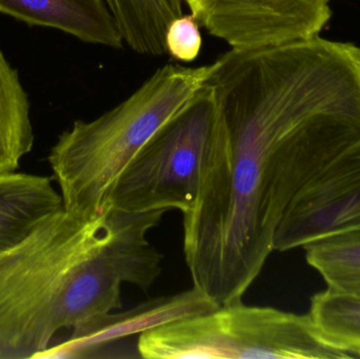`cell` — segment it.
<instances>
[{"label": "cell", "mask_w": 360, "mask_h": 359, "mask_svg": "<svg viewBox=\"0 0 360 359\" xmlns=\"http://www.w3.org/2000/svg\"><path fill=\"white\" fill-rule=\"evenodd\" d=\"M179 0H107L118 22L139 25L162 16Z\"/></svg>", "instance_id": "15"}, {"label": "cell", "mask_w": 360, "mask_h": 359, "mask_svg": "<svg viewBox=\"0 0 360 359\" xmlns=\"http://www.w3.org/2000/svg\"><path fill=\"white\" fill-rule=\"evenodd\" d=\"M309 314L331 343L360 358L359 296L327 289L312 297Z\"/></svg>", "instance_id": "13"}, {"label": "cell", "mask_w": 360, "mask_h": 359, "mask_svg": "<svg viewBox=\"0 0 360 359\" xmlns=\"http://www.w3.org/2000/svg\"><path fill=\"white\" fill-rule=\"evenodd\" d=\"M148 359H349L310 314L300 315L241 299L160 325L137 339Z\"/></svg>", "instance_id": "4"}, {"label": "cell", "mask_w": 360, "mask_h": 359, "mask_svg": "<svg viewBox=\"0 0 360 359\" xmlns=\"http://www.w3.org/2000/svg\"><path fill=\"white\" fill-rule=\"evenodd\" d=\"M0 13L27 25L53 27L86 44L122 48L107 0H0Z\"/></svg>", "instance_id": "9"}, {"label": "cell", "mask_w": 360, "mask_h": 359, "mask_svg": "<svg viewBox=\"0 0 360 359\" xmlns=\"http://www.w3.org/2000/svg\"><path fill=\"white\" fill-rule=\"evenodd\" d=\"M304 249L307 263L328 289L360 297V229L331 234Z\"/></svg>", "instance_id": "12"}, {"label": "cell", "mask_w": 360, "mask_h": 359, "mask_svg": "<svg viewBox=\"0 0 360 359\" xmlns=\"http://www.w3.org/2000/svg\"><path fill=\"white\" fill-rule=\"evenodd\" d=\"M355 229H360V141L298 194L279 223L273 248L285 252Z\"/></svg>", "instance_id": "7"}, {"label": "cell", "mask_w": 360, "mask_h": 359, "mask_svg": "<svg viewBox=\"0 0 360 359\" xmlns=\"http://www.w3.org/2000/svg\"><path fill=\"white\" fill-rule=\"evenodd\" d=\"M205 84L221 132L184 214V252L193 287L221 306L259 276L298 194L360 141V46L319 35L231 48Z\"/></svg>", "instance_id": "1"}, {"label": "cell", "mask_w": 360, "mask_h": 359, "mask_svg": "<svg viewBox=\"0 0 360 359\" xmlns=\"http://www.w3.org/2000/svg\"><path fill=\"white\" fill-rule=\"evenodd\" d=\"M193 16L231 48H269L319 36L330 0H184Z\"/></svg>", "instance_id": "6"}, {"label": "cell", "mask_w": 360, "mask_h": 359, "mask_svg": "<svg viewBox=\"0 0 360 359\" xmlns=\"http://www.w3.org/2000/svg\"><path fill=\"white\" fill-rule=\"evenodd\" d=\"M221 126L215 91L205 84L127 164L110 192L107 207L126 212H190Z\"/></svg>", "instance_id": "5"}, {"label": "cell", "mask_w": 360, "mask_h": 359, "mask_svg": "<svg viewBox=\"0 0 360 359\" xmlns=\"http://www.w3.org/2000/svg\"><path fill=\"white\" fill-rule=\"evenodd\" d=\"M63 208V197L49 177L0 174V252L14 246Z\"/></svg>", "instance_id": "10"}, {"label": "cell", "mask_w": 360, "mask_h": 359, "mask_svg": "<svg viewBox=\"0 0 360 359\" xmlns=\"http://www.w3.org/2000/svg\"><path fill=\"white\" fill-rule=\"evenodd\" d=\"M109 209L86 221L63 207L0 252V348L39 356L59 331L92 320L84 272Z\"/></svg>", "instance_id": "2"}, {"label": "cell", "mask_w": 360, "mask_h": 359, "mask_svg": "<svg viewBox=\"0 0 360 359\" xmlns=\"http://www.w3.org/2000/svg\"><path fill=\"white\" fill-rule=\"evenodd\" d=\"M211 71L212 65H164L113 109L65 131L49 155L63 209L86 221L101 216L127 164L205 86Z\"/></svg>", "instance_id": "3"}, {"label": "cell", "mask_w": 360, "mask_h": 359, "mask_svg": "<svg viewBox=\"0 0 360 359\" xmlns=\"http://www.w3.org/2000/svg\"><path fill=\"white\" fill-rule=\"evenodd\" d=\"M201 44L199 23L192 14H182L169 25L166 33L167 53L175 60H195L200 53Z\"/></svg>", "instance_id": "14"}, {"label": "cell", "mask_w": 360, "mask_h": 359, "mask_svg": "<svg viewBox=\"0 0 360 359\" xmlns=\"http://www.w3.org/2000/svg\"><path fill=\"white\" fill-rule=\"evenodd\" d=\"M33 145L27 93L0 50V174L16 172Z\"/></svg>", "instance_id": "11"}, {"label": "cell", "mask_w": 360, "mask_h": 359, "mask_svg": "<svg viewBox=\"0 0 360 359\" xmlns=\"http://www.w3.org/2000/svg\"><path fill=\"white\" fill-rule=\"evenodd\" d=\"M218 307L198 289L173 296L160 297L141 303L134 309L120 313H108L93 318L79 328L74 329L73 337L61 347L63 355L84 358L89 352L111 345L133 335L143 334L160 325L211 311Z\"/></svg>", "instance_id": "8"}]
</instances>
